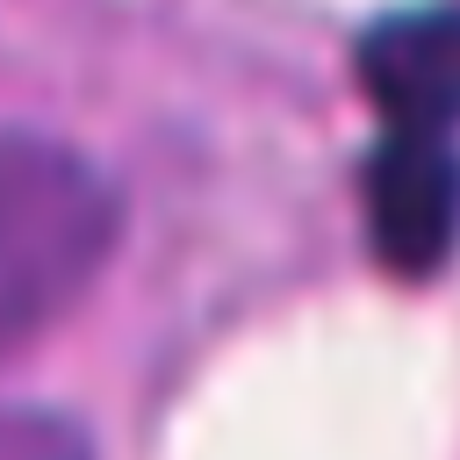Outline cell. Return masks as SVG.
Returning <instances> with one entry per match:
<instances>
[{
  "label": "cell",
  "mask_w": 460,
  "mask_h": 460,
  "mask_svg": "<svg viewBox=\"0 0 460 460\" xmlns=\"http://www.w3.org/2000/svg\"><path fill=\"white\" fill-rule=\"evenodd\" d=\"M122 208L58 137H0V359L65 323L115 252Z\"/></svg>",
  "instance_id": "obj_1"
},
{
  "label": "cell",
  "mask_w": 460,
  "mask_h": 460,
  "mask_svg": "<svg viewBox=\"0 0 460 460\" xmlns=\"http://www.w3.org/2000/svg\"><path fill=\"white\" fill-rule=\"evenodd\" d=\"M0 460H93L86 431L50 410H0Z\"/></svg>",
  "instance_id": "obj_4"
},
{
  "label": "cell",
  "mask_w": 460,
  "mask_h": 460,
  "mask_svg": "<svg viewBox=\"0 0 460 460\" xmlns=\"http://www.w3.org/2000/svg\"><path fill=\"white\" fill-rule=\"evenodd\" d=\"M352 72H359L381 129L446 137L460 122V7H402V14H381L359 36Z\"/></svg>",
  "instance_id": "obj_3"
},
{
  "label": "cell",
  "mask_w": 460,
  "mask_h": 460,
  "mask_svg": "<svg viewBox=\"0 0 460 460\" xmlns=\"http://www.w3.org/2000/svg\"><path fill=\"white\" fill-rule=\"evenodd\" d=\"M367 244L381 273L431 280L460 244V151L446 137H402L381 129V151L367 158Z\"/></svg>",
  "instance_id": "obj_2"
}]
</instances>
